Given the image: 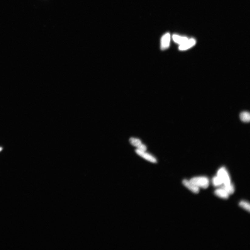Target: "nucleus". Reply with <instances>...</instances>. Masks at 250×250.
Listing matches in <instances>:
<instances>
[{
	"label": "nucleus",
	"instance_id": "nucleus-1",
	"mask_svg": "<svg viewBox=\"0 0 250 250\" xmlns=\"http://www.w3.org/2000/svg\"><path fill=\"white\" fill-rule=\"evenodd\" d=\"M190 182L198 187L207 189L209 185V180L205 176H199L191 179Z\"/></svg>",
	"mask_w": 250,
	"mask_h": 250
},
{
	"label": "nucleus",
	"instance_id": "nucleus-2",
	"mask_svg": "<svg viewBox=\"0 0 250 250\" xmlns=\"http://www.w3.org/2000/svg\"><path fill=\"white\" fill-rule=\"evenodd\" d=\"M217 175L221 179L224 185H228L231 183L228 173L225 168H220L217 171Z\"/></svg>",
	"mask_w": 250,
	"mask_h": 250
},
{
	"label": "nucleus",
	"instance_id": "nucleus-3",
	"mask_svg": "<svg viewBox=\"0 0 250 250\" xmlns=\"http://www.w3.org/2000/svg\"><path fill=\"white\" fill-rule=\"evenodd\" d=\"M136 153L138 155L145 159L150 162L153 163H156L157 160L155 158H154L152 155L146 152V151H140L138 149H136L135 150Z\"/></svg>",
	"mask_w": 250,
	"mask_h": 250
},
{
	"label": "nucleus",
	"instance_id": "nucleus-4",
	"mask_svg": "<svg viewBox=\"0 0 250 250\" xmlns=\"http://www.w3.org/2000/svg\"><path fill=\"white\" fill-rule=\"evenodd\" d=\"M170 41V35L169 33L165 34L161 38V48L165 50L168 47Z\"/></svg>",
	"mask_w": 250,
	"mask_h": 250
},
{
	"label": "nucleus",
	"instance_id": "nucleus-5",
	"mask_svg": "<svg viewBox=\"0 0 250 250\" xmlns=\"http://www.w3.org/2000/svg\"><path fill=\"white\" fill-rule=\"evenodd\" d=\"M182 183L187 188L193 193H199L200 188L193 185V184L190 182L189 181L186 179L183 180L182 181Z\"/></svg>",
	"mask_w": 250,
	"mask_h": 250
},
{
	"label": "nucleus",
	"instance_id": "nucleus-6",
	"mask_svg": "<svg viewBox=\"0 0 250 250\" xmlns=\"http://www.w3.org/2000/svg\"><path fill=\"white\" fill-rule=\"evenodd\" d=\"M196 43V41L194 39L188 40L185 43L180 45L179 49L181 50H187L195 45Z\"/></svg>",
	"mask_w": 250,
	"mask_h": 250
},
{
	"label": "nucleus",
	"instance_id": "nucleus-7",
	"mask_svg": "<svg viewBox=\"0 0 250 250\" xmlns=\"http://www.w3.org/2000/svg\"><path fill=\"white\" fill-rule=\"evenodd\" d=\"M214 193L218 197L225 199H228L230 195L226 190L222 188L216 190Z\"/></svg>",
	"mask_w": 250,
	"mask_h": 250
},
{
	"label": "nucleus",
	"instance_id": "nucleus-8",
	"mask_svg": "<svg viewBox=\"0 0 250 250\" xmlns=\"http://www.w3.org/2000/svg\"><path fill=\"white\" fill-rule=\"evenodd\" d=\"M173 39L174 41L176 43L181 45L182 44L188 40V39L186 37H183L179 36L174 35L173 36Z\"/></svg>",
	"mask_w": 250,
	"mask_h": 250
},
{
	"label": "nucleus",
	"instance_id": "nucleus-9",
	"mask_svg": "<svg viewBox=\"0 0 250 250\" xmlns=\"http://www.w3.org/2000/svg\"><path fill=\"white\" fill-rule=\"evenodd\" d=\"M240 117L241 120L244 122H249L250 120V115L248 112H243L240 115Z\"/></svg>",
	"mask_w": 250,
	"mask_h": 250
},
{
	"label": "nucleus",
	"instance_id": "nucleus-10",
	"mask_svg": "<svg viewBox=\"0 0 250 250\" xmlns=\"http://www.w3.org/2000/svg\"><path fill=\"white\" fill-rule=\"evenodd\" d=\"M222 188L224 189L227 192L229 193V195L232 194L234 193L235 191L234 186L231 183L230 184L227 185L223 186Z\"/></svg>",
	"mask_w": 250,
	"mask_h": 250
},
{
	"label": "nucleus",
	"instance_id": "nucleus-11",
	"mask_svg": "<svg viewBox=\"0 0 250 250\" xmlns=\"http://www.w3.org/2000/svg\"><path fill=\"white\" fill-rule=\"evenodd\" d=\"M129 142L132 145L136 147L137 148L142 144L140 140L135 138H130L129 139Z\"/></svg>",
	"mask_w": 250,
	"mask_h": 250
},
{
	"label": "nucleus",
	"instance_id": "nucleus-12",
	"mask_svg": "<svg viewBox=\"0 0 250 250\" xmlns=\"http://www.w3.org/2000/svg\"><path fill=\"white\" fill-rule=\"evenodd\" d=\"M212 182L215 187H218L223 184V183L221 179L218 176H215L213 178Z\"/></svg>",
	"mask_w": 250,
	"mask_h": 250
},
{
	"label": "nucleus",
	"instance_id": "nucleus-13",
	"mask_svg": "<svg viewBox=\"0 0 250 250\" xmlns=\"http://www.w3.org/2000/svg\"><path fill=\"white\" fill-rule=\"evenodd\" d=\"M239 206L250 212V205L249 203L245 201H241L239 203Z\"/></svg>",
	"mask_w": 250,
	"mask_h": 250
},
{
	"label": "nucleus",
	"instance_id": "nucleus-14",
	"mask_svg": "<svg viewBox=\"0 0 250 250\" xmlns=\"http://www.w3.org/2000/svg\"><path fill=\"white\" fill-rule=\"evenodd\" d=\"M137 149H138V150L140 151H146L147 150V147L144 144H142L137 148Z\"/></svg>",
	"mask_w": 250,
	"mask_h": 250
},
{
	"label": "nucleus",
	"instance_id": "nucleus-15",
	"mask_svg": "<svg viewBox=\"0 0 250 250\" xmlns=\"http://www.w3.org/2000/svg\"><path fill=\"white\" fill-rule=\"evenodd\" d=\"M2 148H1V147H0V151H2Z\"/></svg>",
	"mask_w": 250,
	"mask_h": 250
}]
</instances>
